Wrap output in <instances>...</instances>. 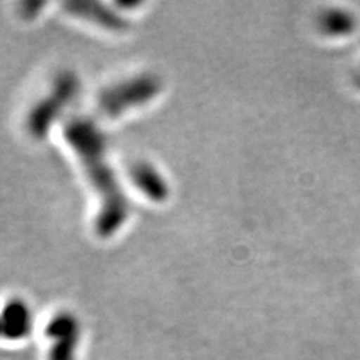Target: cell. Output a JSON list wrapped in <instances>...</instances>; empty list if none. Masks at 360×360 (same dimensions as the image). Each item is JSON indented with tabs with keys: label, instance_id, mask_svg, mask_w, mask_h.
<instances>
[{
	"label": "cell",
	"instance_id": "cell-3",
	"mask_svg": "<svg viewBox=\"0 0 360 360\" xmlns=\"http://www.w3.org/2000/svg\"><path fill=\"white\" fill-rule=\"evenodd\" d=\"M356 82H357V84L360 86V63H359L357 70H356Z\"/></svg>",
	"mask_w": 360,
	"mask_h": 360
},
{
	"label": "cell",
	"instance_id": "cell-2",
	"mask_svg": "<svg viewBox=\"0 0 360 360\" xmlns=\"http://www.w3.org/2000/svg\"><path fill=\"white\" fill-rule=\"evenodd\" d=\"M319 26L326 37L345 38L356 29V17L347 9H326L319 17Z\"/></svg>",
	"mask_w": 360,
	"mask_h": 360
},
{
	"label": "cell",
	"instance_id": "cell-1",
	"mask_svg": "<svg viewBox=\"0 0 360 360\" xmlns=\"http://www.w3.org/2000/svg\"><path fill=\"white\" fill-rule=\"evenodd\" d=\"M68 135H70L71 143L78 146V150L86 158V161L90 167V173H92L94 182L98 184V188L103 191L105 195V201L108 202V209L103 213V219L105 221L103 225L104 233H111L116 230V225L122 224L125 218V201L122 195H119L116 184L112 182V176L105 162L103 160V146H101L98 134L90 128L87 123H71L68 128Z\"/></svg>",
	"mask_w": 360,
	"mask_h": 360
}]
</instances>
